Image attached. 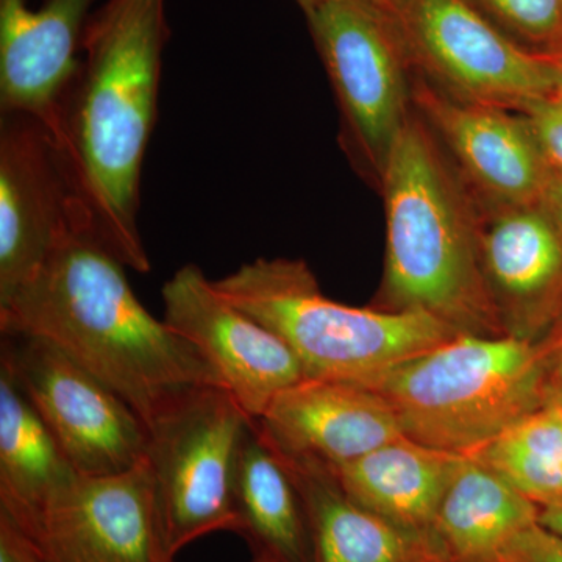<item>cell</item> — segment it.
<instances>
[{"label":"cell","instance_id":"1","mask_svg":"<svg viewBox=\"0 0 562 562\" xmlns=\"http://www.w3.org/2000/svg\"><path fill=\"white\" fill-rule=\"evenodd\" d=\"M168 40L166 0H106L85 27V58L50 132L95 238L139 273L150 272L138 227L140 176Z\"/></svg>","mask_w":562,"mask_h":562},{"label":"cell","instance_id":"2","mask_svg":"<svg viewBox=\"0 0 562 562\" xmlns=\"http://www.w3.org/2000/svg\"><path fill=\"white\" fill-rule=\"evenodd\" d=\"M124 268L92 233H72L0 303V331L57 347L147 425L187 392L222 382L190 342L147 312Z\"/></svg>","mask_w":562,"mask_h":562},{"label":"cell","instance_id":"3","mask_svg":"<svg viewBox=\"0 0 562 562\" xmlns=\"http://www.w3.org/2000/svg\"><path fill=\"white\" fill-rule=\"evenodd\" d=\"M380 187L386 254L371 306L425 313L461 335L505 336L480 262L482 206L414 109Z\"/></svg>","mask_w":562,"mask_h":562},{"label":"cell","instance_id":"4","mask_svg":"<svg viewBox=\"0 0 562 562\" xmlns=\"http://www.w3.org/2000/svg\"><path fill=\"white\" fill-rule=\"evenodd\" d=\"M213 283L222 297L294 351L305 379L366 384L461 335L425 313L331 301L302 260L258 258Z\"/></svg>","mask_w":562,"mask_h":562},{"label":"cell","instance_id":"5","mask_svg":"<svg viewBox=\"0 0 562 562\" xmlns=\"http://www.w3.org/2000/svg\"><path fill=\"white\" fill-rule=\"evenodd\" d=\"M361 386L390 403L405 436L458 454L547 403L541 344L509 336H453Z\"/></svg>","mask_w":562,"mask_h":562},{"label":"cell","instance_id":"6","mask_svg":"<svg viewBox=\"0 0 562 562\" xmlns=\"http://www.w3.org/2000/svg\"><path fill=\"white\" fill-rule=\"evenodd\" d=\"M222 386L195 387L147 424L146 462L166 553L238 530L235 475L251 422Z\"/></svg>","mask_w":562,"mask_h":562},{"label":"cell","instance_id":"7","mask_svg":"<svg viewBox=\"0 0 562 562\" xmlns=\"http://www.w3.org/2000/svg\"><path fill=\"white\" fill-rule=\"evenodd\" d=\"M342 117L344 146L376 183L413 110L412 65L394 25L361 0L305 14Z\"/></svg>","mask_w":562,"mask_h":562},{"label":"cell","instance_id":"8","mask_svg":"<svg viewBox=\"0 0 562 562\" xmlns=\"http://www.w3.org/2000/svg\"><path fill=\"white\" fill-rule=\"evenodd\" d=\"M386 18L414 72L454 98L525 113L557 91L542 55L503 35L468 0H394Z\"/></svg>","mask_w":562,"mask_h":562},{"label":"cell","instance_id":"9","mask_svg":"<svg viewBox=\"0 0 562 562\" xmlns=\"http://www.w3.org/2000/svg\"><path fill=\"white\" fill-rule=\"evenodd\" d=\"M0 362L77 472L116 475L146 460V422L60 349L33 336L2 335Z\"/></svg>","mask_w":562,"mask_h":562},{"label":"cell","instance_id":"10","mask_svg":"<svg viewBox=\"0 0 562 562\" xmlns=\"http://www.w3.org/2000/svg\"><path fill=\"white\" fill-rule=\"evenodd\" d=\"M0 122L2 303L40 272L69 235L94 232L49 128L25 114H0Z\"/></svg>","mask_w":562,"mask_h":562},{"label":"cell","instance_id":"11","mask_svg":"<svg viewBox=\"0 0 562 562\" xmlns=\"http://www.w3.org/2000/svg\"><path fill=\"white\" fill-rule=\"evenodd\" d=\"M20 530L41 562H173L146 460L116 475L79 473Z\"/></svg>","mask_w":562,"mask_h":562},{"label":"cell","instance_id":"12","mask_svg":"<svg viewBox=\"0 0 562 562\" xmlns=\"http://www.w3.org/2000/svg\"><path fill=\"white\" fill-rule=\"evenodd\" d=\"M162 321L209 361L251 419L281 391L305 379L301 361L276 333L222 297L194 262L161 290Z\"/></svg>","mask_w":562,"mask_h":562},{"label":"cell","instance_id":"13","mask_svg":"<svg viewBox=\"0 0 562 562\" xmlns=\"http://www.w3.org/2000/svg\"><path fill=\"white\" fill-rule=\"evenodd\" d=\"M412 103L480 205L546 201L553 171L522 113L462 101L413 69Z\"/></svg>","mask_w":562,"mask_h":562},{"label":"cell","instance_id":"14","mask_svg":"<svg viewBox=\"0 0 562 562\" xmlns=\"http://www.w3.org/2000/svg\"><path fill=\"white\" fill-rule=\"evenodd\" d=\"M480 206V262L502 330L539 342L562 316L561 222L546 201Z\"/></svg>","mask_w":562,"mask_h":562},{"label":"cell","instance_id":"15","mask_svg":"<svg viewBox=\"0 0 562 562\" xmlns=\"http://www.w3.org/2000/svg\"><path fill=\"white\" fill-rule=\"evenodd\" d=\"M95 0H0V114H25L54 132L70 83L80 68Z\"/></svg>","mask_w":562,"mask_h":562},{"label":"cell","instance_id":"16","mask_svg":"<svg viewBox=\"0 0 562 562\" xmlns=\"http://www.w3.org/2000/svg\"><path fill=\"white\" fill-rule=\"evenodd\" d=\"M277 449L327 465L357 460L405 436L390 403L361 384L303 379L257 420Z\"/></svg>","mask_w":562,"mask_h":562},{"label":"cell","instance_id":"17","mask_svg":"<svg viewBox=\"0 0 562 562\" xmlns=\"http://www.w3.org/2000/svg\"><path fill=\"white\" fill-rule=\"evenodd\" d=\"M461 461L462 454L402 436L357 460L325 465L351 501L431 541L439 506Z\"/></svg>","mask_w":562,"mask_h":562},{"label":"cell","instance_id":"18","mask_svg":"<svg viewBox=\"0 0 562 562\" xmlns=\"http://www.w3.org/2000/svg\"><path fill=\"white\" fill-rule=\"evenodd\" d=\"M269 446L301 492L312 530L313 562H441L431 541L351 501L324 462Z\"/></svg>","mask_w":562,"mask_h":562},{"label":"cell","instance_id":"19","mask_svg":"<svg viewBox=\"0 0 562 562\" xmlns=\"http://www.w3.org/2000/svg\"><path fill=\"white\" fill-rule=\"evenodd\" d=\"M238 530L254 560L313 562L312 530L301 492L279 454L251 422L235 475Z\"/></svg>","mask_w":562,"mask_h":562},{"label":"cell","instance_id":"20","mask_svg":"<svg viewBox=\"0 0 562 562\" xmlns=\"http://www.w3.org/2000/svg\"><path fill=\"white\" fill-rule=\"evenodd\" d=\"M541 506L462 454L432 525L441 562H503L514 536L539 522Z\"/></svg>","mask_w":562,"mask_h":562},{"label":"cell","instance_id":"21","mask_svg":"<svg viewBox=\"0 0 562 562\" xmlns=\"http://www.w3.org/2000/svg\"><path fill=\"white\" fill-rule=\"evenodd\" d=\"M79 472L0 362V513L25 527Z\"/></svg>","mask_w":562,"mask_h":562},{"label":"cell","instance_id":"22","mask_svg":"<svg viewBox=\"0 0 562 562\" xmlns=\"http://www.w3.org/2000/svg\"><path fill=\"white\" fill-rule=\"evenodd\" d=\"M464 457L536 505L562 503V409L549 401Z\"/></svg>","mask_w":562,"mask_h":562},{"label":"cell","instance_id":"23","mask_svg":"<svg viewBox=\"0 0 562 562\" xmlns=\"http://www.w3.org/2000/svg\"><path fill=\"white\" fill-rule=\"evenodd\" d=\"M494 27L532 52L562 47V0H468Z\"/></svg>","mask_w":562,"mask_h":562},{"label":"cell","instance_id":"24","mask_svg":"<svg viewBox=\"0 0 562 562\" xmlns=\"http://www.w3.org/2000/svg\"><path fill=\"white\" fill-rule=\"evenodd\" d=\"M522 114L550 168L562 176V91H554Z\"/></svg>","mask_w":562,"mask_h":562},{"label":"cell","instance_id":"25","mask_svg":"<svg viewBox=\"0 0 562 562\" xmlns=\"http://www.w3.org/2000/svg\"><path fill=\"white\" fill-rule=\"evenodd\" d=\"M503 562H562V536L541 524L514 536L502 553Z\"/></svg>","mask_w":562,"mask_h":562},{"label":"cell","instance_id":"26","mask_svg":"<svg viewBox=\"0 0 562 562\" xmlns=\"http://www.w3.org/2000/svg\"><path fill=\"white\" fill-rule=\"evenodd\" d=\"M539 344L546 362L547 401L562 398V316Z\"/></svg>","mask_w":562,"mask_h":562},{"label":"cell","instance_id":"27","mask_svg":"<svg viewBox=\"0 0 562 562\" xmlns=\"http://www.w3.org/2000/svg\"><path fill=\"white\" fill-rule=\"evenodd\" d=\"M0 562H41L27 536L2 513H0Z\"/></svg>","mask_w":562,"mask_h":562},{"label":"cell","instance_id":"28","mask_svg":"<svg viewBox=\"0 0 562 562\" xmlns=\"http://www.w3.org/2000/svg\"><path fill=\"white\" fill-rule=\"evenodd\" d=\"M546 203L549 209L553 211L557 220L562 225V176L561 173L553 172L550 179L549 190L546 194Z\"/></svg>","mask_w":562,"mask_h":562},{"label":"cell","instance_id":"29","mask_svg":"<svg viewBox=\"0 0 562 562\" xmlns=\"http://www.w3.org/2000/svg\"><path fill=\"white\" fill-rule=\"evenodd\" d=\"M539 524L562 536V503L543 506L541 514H539Z\"/></svg>","mask_w":562,"mask_h":562},{"label":"cell","instance_id":"30","mask_svg":"<svg viewBox=\"0 0 562 562\" xmlns=\"http://www.w3.org/2000/svg\"><path fill=\"white\" fill-rule=\"evenodd\" d=\"M539 54L542 55L543 61L552 70L553 79L557 81V90L562 91V47L549 52H539Z\"/></svg>","mask_w":562,"mask_h":562},{"label":"cell","instance_id":"31","mask_svg":"<svg viewBox=\"0 0 562 562\" xmlns=\"http://www.w3.org/2000/svg\"><path fill=\"white\" fill-rule=\"evenodd\" d=\"M361 2L366 3V5L371 7V9L379 11V13L384 14V16H387V13H390V9L394 0H361Z\"/></svg>","mask_w":562,"mask_h":562},{"label":"cell","instance_id":"32","mask_svg":"<svg viewBox=\"0 0 562 562\" xmlns=\"http://www.w3.org/2000/svg\"><path fill=\"white\" fill-rule=\"evenodd\" d=\"M322 2H324V0H295V3L301 7L303 14L310 13V11L316 9Z\"/></svg>","mask_w":562,"mask_h":562},{"label":"cell","instance_id":"33","mask_svg":"<svg viewBox=\"0 0 562 562\" xmlns=\"http://www.w3.org/2000/svg\"><path fill=\"white\" fill-rule=\"evenodd\" d=\"M549 401L557 402V403H558V405H560V406H561V409H562V398H549ZM549 401H547V402H549Z\"/></svg>","mask_w":562,"mask_h":562},{"label":"cell","instance_id":"34","mask_svg":"<svg viewBox=\"0 0 562 562\" xmlns=\"http://www.w3.org/2000/svg\"><path fill=\"white\" fill-rule=\"evenodd\" d=\"M251 562H262V561H258V560H251Z\"/></svg>","mask_w":562,"mask_h":562}]
</instances>
